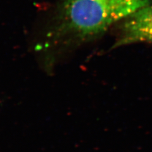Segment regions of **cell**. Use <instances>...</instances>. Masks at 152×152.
<instances>
[{
    "label": "cell",
    "mask_w": 152,
    "mask_h": 152,
    "mask_svg": "<svg viewBox=\"0 0 152 152\" xmlns=\"http://www.w3.org/2000/svg\"><path fill=\"white\" fill-rule=\"evenodd\" d=\"M151 0H62L48 37V46L81 43L126 20Z\"/></svg>",
    "instance_id": "obj_1"
},
{
    "label": "cell",
    "mask_w": 152,
    "mask_h": 152,
    "mask_svg": "<svg viewBox=\"0 0 152 152\" xmlns=\"http://www.w3.org/2000/svg\"><path fill=\"white\" fill-rule=\"evenodd\" d=\"M152 43V2L126 19L120 45L133 42Z\"/></svg>",
    "instance_id": "obj_2"
}]
</instances>
